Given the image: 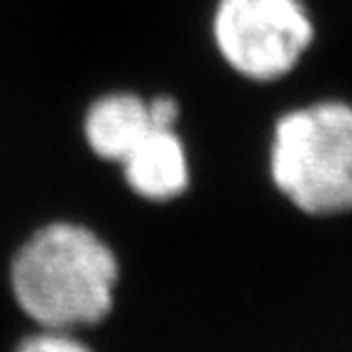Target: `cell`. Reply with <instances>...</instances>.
I'll return each instance as SVG.
<instances>
[{
	"label": "cell",
	"mask_w": 352,
	"mask_h": 352,
	"mask_svg": "<svg viewBox=\"0 0 352 352\" xmlns=\"http://www.w3.org/2000/svg\"><path fill=\"white\" fill-rule=\"evenodd\" d=\"M10 284L15 301L34 323L69 333L108 316L118 262L94 230L76 223H52L15 254Z\"/></svg>",
	"instance_id": "1"
},
{
	"label": "cell",
	"mask_w": 352,
	"mask_h": 352,
	"mask_svg": "<svg viewBox=\"0 0 352 352\" xmlns=\"http://www.w3.org/2000/svg\"><path fill=\"white\" fill-rule=\"evenodd\" d=\"M272 179L311 215L352 210V108L338 100L306 105L276 122Z\"/></svg>",
	"instance_id": "2"
},
{
	"label": "cell",
	"mask_w": 352,
	"mask_h": 352,
	"mask_svg": "<svg viewBox=\"0 0 352 352\" xmlns=\"http://www.w3.org/2000/svg\"><path fill=\"white\" fill-rule=\"evenodd\" d=\"M213 34L237 74L274 81L298 64L314 39V25L301 0H220Z\"/></svg>",
	"instance_id": "3"
},
{
	"label": "cell",
	"mask_w": 352,
	"mask_h": 352,
	"mask_svg": "<svg viewBox=\"0 0 352 352\" xmlns=\"http://www.w3.org/2000/svg\"><path fill=\"white\" fill-rule=\"evenodd\" d=\"M120 166L132 191L149 201L176 198L188 186L186 149L176 127H154Z\"/></svg>",
	"instance_id": "4"
},
{
	"label": "cell",
	"mask_w": 352,
	"mask_h": 352,
	"mask_svg": "<svg viewBox=\"0 0 352 352\" xmlns=\"http://www.w3.org/2000/svg\"><path fill=\"white\" fill-rule=\"evenodd\" d=\"M154 127H164L152 116L149 100L135 94H110L96 100L86 113L83 132L98 157L120 164Z\"/></svg>",
	"instance_id": "5"
},
{
	"label": "cell",
	"mask_w": 352,
	"mask_h": 352,
	"mask_svg": "<svg viewBox=\"0 0 352 352\" xmlns=\"http://www.w3.org/2000/svg\"><path fill=\"white\" fill-rule=\"evenodd\" d=\"M17 352H91L81 340L66 330H42L37 336L22 340Z\"/></svg>",
	"instance_id": "6"
}]
</instances>
